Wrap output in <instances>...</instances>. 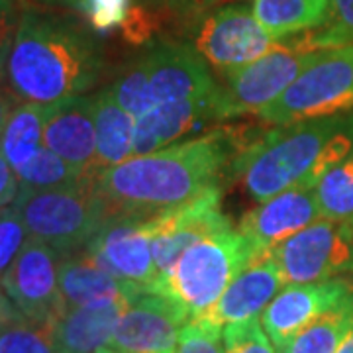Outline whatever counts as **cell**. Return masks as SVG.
Instances as JSON below:
<instances>
[{
  "label": "cell",
  "instance_id": "603a6c76",
  "mask_svg": "<svg viewBox=\"0 0 353 353\" xmlns=\"http://www.w3.org/2000/svg\"><path fill=\"white\" fill-rule=\"evenodd\" d=\"M253 14L271 38L283 39L326 24L330 0H253Z\"/></svg>",
  "mask_w": 353,
  "mask_h": 353
},
{
  "label": "cell",
  "instance_id": "e0dca14e",
  "mask_svg": "<svg viewBox=\"0 0 353 353\" xmlns=\"http://www.w3.org/2000/svg\"><path fill=\"white\" fill-rule=\"evenodd\" d=\"M143 61L150 71L157 104L194 101L214 94L220 88L216 87L204 57L185 43H161L153 48Z\"/></svg>",
  "mask_w": 353,
  "mask_h": 353
},
{
  "label": "cell",
  "instance_id": "d590c367",
  "mask_svg": "<svg viewBox=\"0 0 353 353\" xmlns=\"http://www.w3.org/2000/svg\"><path fill=\"white\" fill-rule=\"evenodd\" d=\"M18 192H20V183H18L16 171L6 161V157L0 153V208L16 201Z\"/></svg>",
  "mask_w": 353,
  "mask_h": 353
},
{
  "label": "cell",
  "instance_id": "ffe728a7",
  "mask_svg": "<svg viewBox=\"0 0 353 353\" xmlns=\"http://www.w3.org/2000/svg\"><path fill=\"white\" fill-rule=\"evenodd\" d=\"M59 289L67 308L77 306H128L143 289L110 275L85 250L59 259Z\"/></svg>",
  "mask_w": 353,
  "mask_h": 353
},
{
  "label": "cell",
  "instance_id": "44dd1931",
  "mask_svg": "<svg viewBox=\"0 0 353 353\" xmlns=\"http://www.w3.org/2000/svg\"><path fill=\"white\" fill-rule=\"evenodd\" d=\"M122 310V304L67 308L55 322V352L99 353L110 343Z\"/></svg>",
  "mask_w": 353,
  "mask_h": 353
},
{
  "label": "cell",
  "instance_id": "b9f144b4",
  "mask_svg": "<svg viewBox=\"0 0 353 353\" xmlns=\"http://www.w3.org/2000/svg\"><path fill=\"white\" fill-rule=\"evenodd\" d=\"M350 224H352V232H353V216H352V218H350Z\"/></svg>",
  "mask_w": 353,
  "mask_h": 353
},
{
  "label": "cell",
  "instance_id": "cb8c5ba5",
  "mask_svg": "<svg viewBox=\"0 0 353 353\" xmlns=\"http://www.w3.org/2000/svg\"><path fill=\"white\" fill-rule=\"evenodd\" d=\"M353 330V290L304 326L279 353H336Z\"/></svg>",
  "mask_w": 353,
  "mask_h": 353
},
{
  "label": "cell",
  "instance_id": "4316f807",
  "mask_svg": "<svg viewBox=\"0 0 353 353\" xmlns=\"http://www.w3.org/2000/svg\"><path fill=\"white\" fill-rule=\"evenodd\" d=\"M0 353H57L55 324L14 314L0 324Z\"/></svg>",
  "mask_w": 353,
  "mask_h": 353
},
{
  "label": "cell",
  "instance_id": "83f0119b",
  "mask_svg": "<svg viewBox=\"0 0 353 353\" xmlns=\"http://www.w3.org/2000/svg\"><path fill=\"white\" fill-rule=\"evenodd\" d=\"M304 51L338 50L353 46V0H330L328 22L294 38Z\"/></svg>",
  "mask_w": 353,
  "mask_h": 353
},
{
  "label": "cell",
  "instance_id": "7402d4cb",
  "mask_svg": "<svg viewBox=\"0 0 353 353\" xmlns=\"http://www.w3.org/2000/svg\"><path fill=\"white\" fill-rule=\"evenodd\" d=\"M94 132L99 173L134 157L136 118L116 102L110 88L94 97Z\"/></svg>",
  "mask_w": 353,
  "mask_h": 353
},
{
  "label": "cell",
  "instance_id": "4dcf8cb0",
  "mask_svg": "<svg viewBox=\"0 0 353 353\" xmlns=\"http://www.w3.org/2000/svg\"><path fill=\"white\" fill-rule=\"evenodd\" d=\"M226 353H279L259 318L224 326Z\"/></svg>",
  "mask_w": 353,
  "mask_h": 353
},
{
  "label": "cell",
  "instance_id": "30bf717a",
  "mask_svg": "<svg viewBox=\"0 0 353 353\" xmlns=\"http://www.w3.org/2000/svg\"><path fill=\"white\" fill-rule=\"evenodd\" d=\"M152 240V216H116L97 232L85 252L110 275L152 292L159 279Z\"/></svg>",
  "mask_w": 353,
  "mask_h": 353
},
{
  "label": "cell",
  "instance_id": "6da1fadb",
  "mask_svg": "<svg viewBox=\"0 0 353 353\" xmlns=\"http://www.w3.org/2000/svg\"><path fill=\"white\" fill-rule=\"evenodd\" d=\"M228 132H210L102 171L94 187L110 218L161 214L216 187L238 150Z\"/></svg>",
  "mask_w": 353,
  "mask_h": 353
},
{
  "label": "cell",
  "instance_id": "7c38bea8",
  "mask_svg": "<svg viewBox=\"0 0 353 353\" xmlns=\"http://www.w3.org/2000/svg\"><path fill=\"white\" fill-rule=\"evenodd\" d=\"M153 261L157 281L165 279L175 267L183 252L202 238L232 230V222L220 206V187H210L196 199L176 208L152 216Z\"/></svg>",
  "mask_w": 353,
  "mask_h": 353
},
{
  "label": "cell",
  "instance_id": "74e56055",
  "mask_svg": "<svg viewBox=\"0 0 353 353\" xmlns=\"http://www.w3.org/2000/svg\"><path fill=\"white\" fill-rule=\"evenodd\" d=\"M14 314H18V310L14 308V304L10 303V299H8L6 294L0 292V324L6 322V320H10Z\"/></svg>",
  "mask_w": 353,
  "mask_h": 353
},
{
  "label": "cell",
  "instance_id": "f1b7e54d",
  "mask_svg": "<svg viewBox=\"0 0 353 353\" xmlns=\"http://www.w3.org/2000/svg\"><path fill=\"white\" fill-rule=\"evenodd\" d=\"M16 176L20 190H50L73 183H85L81 181L75 167H71L63 157L48 150L46 145L30 163L16 171Z\"/></svg>",
  "mask_w": 353,
  "mask_h": 353
},
{
  "label": "cell",
  "instance_id": "836d02e7",
  "mask_svg": "<svg viewBox=\"0 0 353 353\" xmlns=\"http://www.w3.org/2000/svg\"><path fill=\"white\" fill-rule=\"evenodd\" d=\"M28 238L30 236L16 208L14 206L0 208V281L14 259L18 257V253L22 252Z\"/></svg>",
  "mask_w": 353,
  "mask_h": 353
},
{
  "label": "cell",
  "instance_id": "f546056e",
  "mask_svg": "<svg viewBox=\"0 0 353 353\" xmlns=\"http://www.w3.org/2000/svg\"><path fill=\"white\" fill-rule=\"evenodd\" d=\"M110 92L116 102L134 118L148 114L157 104L150 83V71L143 59L126 71L118 81H114Z\"/></svg>",
  "mask_w": 353,
  "mask_h": 353
},
{
  "label": "cell",
  "instance_id": "8fae6325",
  "mask_svg": "<svg viewBox=\"0 0 353 353\" xmlns=\"http://www.w3.org/2000/svg\"><path fill=\"white\" fill-rule=\"evenodd\" d=\"M279 41L265 32L250 8L226 6L202 22L194 50L206 63L228 75L267 55Z\"/></svg>",
  "mask_w": 353,
  "mask_h": 353
},
{
  "label": "cell",
  "instance_id": "e575fe53",
  "mask_svg": "<svg viewBox=\"0 0 353 353\" xmlns=\"http://www.w3.org/2000/svg\"><path fill=\"white\" fill-rule=\"evenodd\" d=\"M16 0H0V73H6L8 55L12 51L16 32L20 26Z\"/></svg>",
  "mask_w": 353,
  "mask_h": 353
},
{
  "label": "cell",
  "instance_id": "8d00e7d4",
  "mask_svg": "<svg viewBox=\"0 0 353 353\" xmlns=\"http://www.w3.org/2000/svg\"><path fill=\"white\" fill-rule=\"evenodd\" d=\"M4 79H6V73H0V134H2V130L6 126V120L16 106L14 102L18 99L8 85V81H4Z\"/></svg>",
  "mask_w": 353,
  "mask_h": 353
},
{
  "label": "cell",
  "instance_id": "7a4b0ae2",
  "mask_svg": "<svg viewBox=\"0 0 353 353\" xmlns=\"http://www.w3.org/2000/svg\"><path fill=\"white\" fill-rule=\"evenodd\" d=\"M101 67L99 46L79 22L26 10L8 55L6 81L20 101L50 106L85 94L99 81Z\"/></svg>",
  "mask_w": 353,
  "mask_h": 353
},
{
  "label": "cell",
  "instance_id": "ab89813d",
  "mask_svg": "<svg viewBox=\"0 0 353 353\" xmlns=\"http://www.w3.org/2000/svg\"><path fill=\"white\" fill-rule=\"evenodd\" d=\"M41 2H48V4H73L75 0H41Z\"/></svg>",
  "mask_w": 353,
  "mask_h": 353
},
{
  "label": "cell",
  "instance_id": "4fadbf2b",
  "mask_svg": "<svg viewBox=\"0 0 353 353\" xmlns=\"http://www.w3.org/2000/svg\"><path fill=\"white\" fill-rule=\"evenodd\" d=\"M322 218L316 187L296 183L241 218L240 234L250 241L255 259L265 257L290 236Z\"/></svg>",
  "mask_w": 353,
  "mask_h": 353
},
{
  "label": "cell",
  "instance_id": "60d3db41",
  "mask_svg": "<svg viewBox=\"0 0 353 353\" xmlns=\"http://www.w3.org/2000/svg\"><path fill=\"white\" fill-rule=\"evenodd\" d=\"M99 353H122V352L114 350L112 345H104V347H101V350H99Z\"/></svg>",
  "mask_w": 353,
  "mask_h": 353
},
{
  "label": "cell",
  "instance_id": "484cf974",
  "mask_svg": "<svg viewBox=\"0 0 353 353\" xmlns=\"http://www.w3.org/2000/svg\"><path fill=\"white\" fill-rule=\"evenodd\" d=\"M316 199L322 218L350 220L353 216V148L343 159L332 165L316 185Z\"/></svg>",
  "mask_w": 353,
  "mask_h": 353
},
{
  "label": "cell",
  "instance_id": "d6a6232c",
  "mask_svg": "<svg viewBox=\"0 0 353 353\" xmlns=\"http://www.w3.org/2000/svg\"><path fill=\"white\" fill-rule=\"evenodd\" d=\"M176 353H226L222 328L202 318L189 320L181 328Z\"/></svg>",
  "mask_w": 353,
  "mask_h": 353
},
{
  "label": "cell",
  "instance_id": "ac0fdd59",
  "mask_svg": "<svg viewBox=\"0 0 353 353\" xmlns=\"http://www.w3.org/2000/svg\"><path fill=\"white\" fill-rule=\"evenodd\" d=\"M283 285H287L283 271L273 253H269L255 259L240 275H236L214 306L199 318L220 328L259 318L269 303L281 292Z\"/></svg>",
  "mask_w": 353,
  "mask_h": 353
},
{
  "label": "cell",
  "instance_id": "ba28073f",
  "mask_svg": "<svg viewBox=\"0 0 353 353\" xmlns=\"http://www.w3.org/2000/svg\"><path fill=\"white\" fill-rule=\"evenodd\" d=\"M287 285L318 283L353 273V232L350 220L320 218L273 250Z\"/></svg>",
  "mask_w": 353,
  "mask_h": 353
},
{
  "label": "cell",
  "instance_id": "f35d334b",
  "mask_svg": "<svg viewBox=\"0 0 353 353\" xmlns=\"http://www.w3.org/2000/svg\"><path fill=\"white\" fill-rule=\"evenodd\" d=\"M336 353H353V330L352 334L343 340V343L340 345V350Z\"/></svg>",
  "mask_w": 353,
  "mask_h": 353
},
{
  "label": "cell",
  "instance_id": "52a82bcc",
  "mask_svg": "<svg viewBox=\"0 0 353 353\" xmlns=\"http://www.w3.org/2000/svg\"><path fill=\"white\" fill-rule=\"evenodd\" d=\"M320 51H304L294 39L279 41L275 50L257 61L228 73L226 88H220V122L243 114H259L299 79Z\"/></svg>",
  "mask_w": 353,
  "mask_h": 353
},
{
  "label": "cell",
  "instance_id": "1f68e13d",
  "mask_svg": "<svg viewBox=\"0 0 353 353\" xmlns=\"http://www.w3.org/2000/svg\"><path fill=\"white\" fill-rule=\"evenodd\" d=\"M79 12L83 14L97 32H110L114 28H124L132 16V0H75Z\"/></svg>",
  "mask_w": 353,
  "mask_h": 353
},
{
  "label": "cell",
  "instance_id": "277c9868",
  "mask_svg": "<svg viewBox=\"0 0 353 353\" xmlns=\"http://www.w3.org/2000/svg\"><path fill=\"white\" fill-rule=\"evenodd\" d=\"M253 261L252 245L240 230L216 232L187 248L152 292L171 301L187 320H194L210 310L234 277Z\"/></svg>",
  "mask_w": 353,
  "mask_h": 353
},
{
  "label": "cell",
  "instance_id": "d6986e66",
  "mask_svg": "<svg viewBox=\"0 0 353 353\" xmlns=\"http://www.w3.org/2000/svg\"><path fill=\"white\" fill-rule=\"evenodd\" d=\"M218 97L220 88L214 94L194 101L155 104L150 112L136 118L134 157L159 152L192 130L208 122H220Z\"/></svg>",
  "mask_w": 353,
  "mask_h": 353
},
{
  "label": "cell",
  "instance_id": "9a60e30c",
  "mask_svg": "<svg viewBox=\"0 0 353 353\" xmlns=\"http://www.w3.org/2000/svg\"><path fill=\"white\" fill-rule=\"evenodd\" d=\"M43 145L75 167L81 181L94 183L97 167V132H94V97H71L46 106Z\"/></svg>",
  "mask_w": 353,
  "mask_h": 353
},
{
  "label": "cell",
  "instance_id": "2e32d148",
  "mask_svg": "<svg viewBox=\"0 0 353 353\" xmlns=\"http://www.w3.org/2000/svg\"><path fill=\"white\" fill-rule=\"evenodd\" d=\"M352 290V283L340 277L318 283L287 285L261 314V324L267 336L275 343L277 352L283 350L304 326H308L314 318L340 303Z\"/></svg>",
  "mask_w": 353,
  "mask_h": 353
},
{
  "label": "cell",
  "instance_id": "5bb4252c",
  "mask_svg": "<svg viewBox=\"0 0 353 353\" xmlns=\"http://www.w3.org/2000/svg\"><path fill=\"white\" fill-rule=\"evenodd\" d=\"M187 316L157 292H141L124 306L110 343L122 353H176Z\"/></svg>",
  "mask_w": 353,
  "mask_h": 353
},
{
  "label": "cell",
  "instance_id": "d4e9b609",
  "mask_svg": "<svg viewBox=\"0 0 353 353\" xmlns=\"http://www.w3.org/2000/svg\"><path fill=\"white\" fill-rule=\"evenodd\" d=\"M46 106L34 102L16 104L0 134V153L14 171L28 165L43 148Z\"/></svg>",
  "mask_w": 353,
  "mask_h": 353
},
{
  "label": "cell",
  "instance_id": "3957f363",
  "mask_svg": "<svg viewBox=\"0 0 353 353\" xmlns=\"http://www.w3.org/2000/svg\"><path fill=\"white\" fill-rule=\"evenodd\" d=\"M353 148V112L277 126L241 148L234 171L250 196L269 201L296 183L316 187Z\"/></svg>",
  "mask_w": 353,
  "mask_h": 353
},
{
  "label": "cell",
  "instance_id": "9c48e42d",
  "mask_svg": "<svg viewBox=\"0 0 353 353\" xmlns=\"http://www.w3.org/2000/svg\"><path fill=\"white\" fill-rule=\"evenodd\" d=\"M61 255L43 241L28 238L0 281L14 308L30 320L55 324L67 310L59 289Z\"/></svg>",
  "mask_w": 353,
  "mask_h": 353
},
{
  "label": "cell",
  "instance_id": "5b68a950",
  "mask_svg": "<svg viewBox=\"0 0 353 353\" xmlns=\"http://www.w3.org/2000/svg\"><path fill=\"white\" fill-rule=\"evenodd\" d=\"M94 183L20 190L12 206L22 218L28 236L48 243L61 257L85 250L97 232L112 220Z\"/></svg>",
  "mask_w": 353,
  "mask_h": 353
},
{
  "label": "cell",
  "instance_id": "8992f818",
  "mask_svg": "<svg viewBox=\"0 0 353 353\" xmlns=\"http://www.w3.org/2000/svg\"><path fill=\"white\" fill-rule=\"evenodd\" d=\"M347 112H353V46L320 51L299 79L257 116L265 124L287 126Z\"/></svg>",
  "mask_w": 353,
  "mask_h": 353
}]
</instances>
